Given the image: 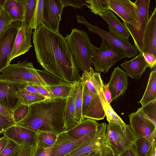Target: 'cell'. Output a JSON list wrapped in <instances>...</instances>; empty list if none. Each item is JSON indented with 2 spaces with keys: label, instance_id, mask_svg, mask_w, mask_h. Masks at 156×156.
I'll use <instances>...</instances> for the list:
<instances>
[{
  "label": "cell",
  "instance_id": "ba28073f",
  "mask_svg": "<svg viewBox=\"0 0 156 156\" xmlns=\"http://www.w3.org/2000/svg\"><path fill=\"white\" fill-rule=\"evenodd\" d=\"M76 18L78 23L85 25L88 30L98 35L101 39L105 40L125 54L128 58L134 57L137 54L138 51L136 48L128 41L120 38L98 27L92 25L82 16L77 15Z\"/></svg>",
  "mask_w": 156,
  "mask_h": 156
},
{
  "label": "cell",
  "instance_id": "277c9868",
  "mask_svg": "<svg viewBox=\"0 0 156 156\" xmlns=\"http://www.w3.org/2000/svg\"><path fill=\"white\" fill-rule=\"evenodd\" d=\"M1 73V80L48 86L38 69L34 67L32 63L28 62L27 60L23 62L20 60L16 64H10Z\"/></svg>",
  "mask_w": 156,
  "mask_h": 156
},
{
  "label": "cell",
  "instance_id": "d6986e66",
  "mask_svg": "<svg viewBox=\"0 0 156 156\" xmlns=\"http://www.w3.org/2000/svg\"><path fill=\"white\" fill-rule=\"evenodd\" d=\"M143 52L151 54L156 56V6L149 17L144 31L142 53Z\"/></svg>",
  "mask_w": 156,
  "mask_h": 156
},
{
  "label": "cell",
  "instance_id": "d6a6232c",
  "mask_svg": "<svg viewBox=\"0 0 156 156\" xmlns=\"http://www.w3.org/2000/svg\"><path fill=\"white\" fill-rule=\"evenodd\" d=\"M136 112L156 125V100L139 108Z\"/></svg>",
  "mask_w": 156,
  "mask_h": 156
},
{
  "label": "cell",
  "instance_id": "5b68a950",
  "mask_svg": "<svg viewBox=\"0 0 156 156\" xmlns=\"http://www.w3.org/2000/svg\"><path fill=\"white\" fill-rule=\"evenodd\" d=\"M105 138L107 147L115 156L133 144L136 138L129 125L124 131L115 123L107 124Z\"/></svg>",
  "mask_w": 156,
  "mask_h": 156
},
{
  "label": "cell",
  "instance_id": "f5cc1de1",
  "mask_svg": "<svg viewBox=\"0 0 156 156\" xmlns=\"http://www.w3.org/2000/svg\"><path fill=\"white\" fill-rule=\"evenodd\" d=\"M86 156H101V154L100 152L96 151L92 152Z\"/></svg>",
  "mask_w": 156,
  "mask_h": 156
},
{
  "label": "cell",
  "instance_id": "74e56055",
  "mask_svg": "<svg viewBox=\"0 0 156 156\" xmlns=\"http://www.w3.org/2000/svg\"><path fill=\"white\" fill-rule=\"evenodd\" d=\"M13 21L6 11H0V39Z\"/></svg>",
  "mask_w": 156,
  "mask_h": 156
},
{
  "label": "cell",
  "instance_id": "e0dca14e",
  "mask_svg": "<svg viewBox=\"0 0 156 156\" xmlns=\"http://www.w3.org/2000/svg\"><path fill=\"white\" fill-rule=\"evenodd\" d=\"M127 75L119 67L115 68L108 83L111 95L112 101L118 98L126 90L128 85Z\"/></svg>",
  "mask_w": 156,
  "mask_h": 156
},
{
  "label": "cell",
  "instance_id": "9f6ffc18",
  "mask_svg": "<svg viewBox=\"0 0 156 156\" xmlns=\"http://www.w3.org/2000/svg\"><path fill=\"white\" fill-rule=\"evenodd\" d=\"M152 156H156V154H155L152 155Z\"/></svg>",
  "mask_w": 156,
  "mask_h": 156
},
{
  "label": "cell",
  "instance_id": "8fae6325",
  "mask_svg": "<svg viewBox=\"0 0 156 156\" xmlns=\"http://www.w3.org/2000/svg\"><path fill=\"white\" fill-rule=\"evenodd\" d=\"M150 2V0H136L134 2L137 6L139 13L140 25L138 30L132 28L127 23H122L132 36L138 51L142 54L144 34L149 17Z\"/></svg>",
  "mask_w": 156,
  "mask_h": 156
},
{
  "label": "cell",
  "instance_id": "11a10c76",
  "mask_svg": "<svg viewBox=\"0 0 156 156\" xmlns=\"http://www.w3.org/2000/svg\"><path fill=\"white\" fill-rule=\"evenodd\" d=\"M3 131L0 130V134L3 133Z\"/></svg>",
  "mask_w": 156,
  "mask_h": 156
},
{
  "label": "cell",
  "instance_id": "b9f144b4",
  "mask_svg": "<svg viewBox=\"0 0 156 156\" xmlns=\"http://www.w3.org/2000/svg\"><path fill=\"white\" fill-rule=\"evenodd\" d=\"M61 1L64 7L71 6L76 9H81L87 4L86 2V0H61Z\"/></svg>",
  "mask_w": 156,
  "mask_h": 156
},
{
  "label": "cell",
  "instance_id": "f6af8a7d",
  "mask_svg": "<svg viewBox=\"0 0 156 156\" xmlns=\"http://www.w3.org/2000/svg\"><path fill=\"white\" fill-rule=\"evenodd\" d=\"M34 146H21L15 156H32Z\"/></svg>",
  "mask_w": 156,
  "mask_h": 156
},
{
  "label": "cell",
  "instance_id": "30bf717a",
  "mask_svg": "<svg viewBox=\"0 0 156 156\" xmlns=\"http://www.w3.org/2000/svg\"><path fill=\"white\" fill-rule=\"evenodd\" d=\"M98 130L92 131L78 139L71 137L66 131L58 134L52 147L50 156H64L83 143L94 138Z\"/></svg>",
  "mask_w": 156,
  "mask_h": 156
},
{
  "label": "cell",
  "instance_id": "bcb514c9",
  "mask_svg": "<svg viewBox=\"0 0 156 156\" xmlns=\"http://www.w3.org/2000/svg\"><path fill=\"white\" fill-rule=\"evenodd\" d=\"M0 114L4 116L9 121L15 123L12 117V111L5 108L0 104Z\"/></svg>",
  "mask_w": 156,
  "mask_h": 156
},
{
  "label": "cell",
  "instance_id": "cb8c5ba5",
  "mask_svg": "<svg viewBox=\"0 0 156 156\" xmlns=\"http://www.w3.org/2000/svg\"><path fill=\"white\" fill-rule=\"evenodd\" d=\"M89 90L94 95H104L103 87L104 84L100 73L95 72L93 69L90 72H83L81 78Z\"/></svg>",
  "mask_w": 156,
  "mask_h": 156
},
{
  "label": "cell",
  "instance_id": "ee69618b",
  "mask_svg": "<svg viewBox=\"0 0 156 156\" xmlns=\"http://www.w3.org/2000/svg\"><path fill=\"white\" fill-rule=\"evenodd\" d=\"M15 125V123L9 121L0 114V130L4 132L10 127Z\"/></svg>",
  "mask_w": 156,
  "mask_h": 156
},
{
  "label": "cell",
  "instance_id": "ab89813d",
  "mask_svg": "<svg viewBox=\"0 0 156 156\" xmlns=\"http://www.w3.org/2000/svg\"><path fill=\"white\" fill-rule=\"evenodd\" d=\"M21 146L8 139V143L0 154V156H15Z\"/></svg>",
  "mask_w": 156,
  "mask_h": 156
},
{
  "label": "cell",
  "instance_id": "6da1fadb",
  "mask_svg": "<svg viewBox=\"0 0 156 156\" xmlns=\"http://www.w3.org/2000/svg\"><path fill=\"white\" fill-rule=\"evenodd\" d=\"M38 62L44 70L69 84L81 78L79 69L65 37L41 23L33 33Z\"/></svg>",
  "mask_w": 156,
  "mask_h": 156
},
{
  "label": "cell",
  "instance_id": "9a60e30c",
  "mask_svg": "<svg viewBox=\"0 0 156 156\" xmlns=\"http://www.w3.org/2000/svg\"><path fill=\"white\" fill-rule=\"evenodd\" d=\"M27 83L0 80V104L13 112L20 103L15 94Z\"/></svg>",
  "mask_w": 156,
  "mask_h": 156
},
{
  "label": "cell",
  "instance_id": "f35d334b",
  "mask_svg": "<svg viewBox=\"0 0 156 156\" xmlns=\"http://www.w3.org/2000/svg\"><path fill=\"white\" fill-rule=\"evenodd\" d=\"M29 106L19 103L12 112V117L16 124L23 119L26 115Z\"/></svg>",
  "mask_w": 156,
  "mask_h": 156
},
{
  "label": "cell",
  "instance_id": "44dd1931",
  "mask_svg": "<svg viewBox=\"0 0 156 156\" xmlns=\"http://www.w3.org/2000/svg\"><path fill=\"white\" fill-rule=\"evenodd\" d=\"M120 66L125 70L127 76L136 79L140 78L148 67L142 54L140 53L133 59L125 61Z\"/></svg>",
  "mask_w": 156,
  "mask_h": 156
},
{
  "label": "cell",
  "instance_id": "8992f818",
  "mask_svg": "<svg viewBox=\"0 0 156 156\" xmlns=\"http://www.w3.org/2000/svg\"><path fill=\"white\" fill-rule=\"evenodd\" d=\"M126 57L125 54L103 39L100 47H93L92 64L99 73H108L110 68Z\"/></svg>",
  "mask_w": 156,
  "mask_h": 156
},
{
  "label": "cell",
  "instance_id": "7dc6e473",
  "mask_svg": "<svg viewBox=\"0 0 156 156\" xmlns=\"http://www.w3.org/2000/svg\"><path fill=\"white\" fill-rule=\"evenodd\" d=\"M117 156H137L135 151L133 145L127 148L123 152Z\"/></svg>",
  "mask_w": 156,
  "mask_h": 156
},
{
  "label": "cell",
  "instance_id": "2e32d148",
  "mask_svg": "<svg viewBox=\"0 0 156 156\" xmlns=\"http://www.w3.org/2000/svg\"><path fill=\"white\" fill-rule=\"evenodd\" d=\"M3 133L4 136L20 146H34L36 144L37 133L23 127L14 125Z\"/></svg>",
  "mask_w": 156,
  "mask_h": 156
},
{
  "label": "cell",
  "instance_id": "60d3db41",
  "mask_svg": "<svg viewBox=\"0 0 156 156\" xmlns=\"http://www.w3.org/2000/svg\"><path fill=\"white\" fill-rule=\"evenodd\" d=\"M52 148L41 147L36 144L34 146L32 156H50Z\"/></svg>",
  "mask_w": 156,
  "mask_h": 156
},
{
  "label": "cell",
  "instance_id": "816d5d0a",
  "mask_svg": "<svg viewBox=\"0 0 156 156\" xmlns=\"http://www.w3.org/2000/svg\"><path fill=\"white\" fill-rule=\"evenodd\" d=\"M24 88L30 92L40 94L36 89L33 85L27 83L24 87Z\"/></svg>",
  "mask_w": 156,
  "mask_h": 156
},
{
  "label": "cell",
  "instance_id": "4dcf8cb0",
  "mask_svg": "<svg viewBox=\"0 0 156 156\" xmlns=\"http://www.w3.org/2000/svg\"><path fill=\"white\" fill-rule=\"evenodd\" d=\"M37 0H23L24 12L21 22L32 28Z\"/></svg>",
  "mask_w": 156,
  "mask_h": 156
},
{
  "label": "cell",
  "instance_id": "4316f807",
  "mask_svg": "<svg viewBox=\"0 0 156 156\" xmlns=\"http://www.w3.org/2000/svg\"><path fill=\"white\" fill-rule=\"evenodd\" d=\"M156 100V66L151 71L144 95L138 103L143 107Z\"/></svg>",
  "mask_w": 156,
  "mask_h": 156
},
{
  "label": "cell",
  "instance_id": "f907efd6",
  "mask_svg": "<svg viewBox=\"0 0 156 156\" xmlns=\"http://www.w3.org/2000/svg\"><path fill=\"white\" fill-rule=\"evenodd\" d=\"M8 141V139L4 136L0 138V154L5 147Z\"/></svg>",
  "mask_w": 156,
  "mask_h": 156
},
{
  "label": "cell",
  "instance_id": "603a6c76",
  "mask_svg": "<svg viewBox=\"0 0 156 156\" xmlns=\"http://www.w3.org/2000/svg\"><path fill=\"white\" fill-rule=\"evenodd\" d=\"M99 124L96 120L85 118L66 132L71 137L78 139L97 129Z\"/></svg>",
  "mask_w": 156,
  "mask_h": 156
},
{
  "label": "cell",
  "instance_id": "7bdbcfd3",
  "mask_svg": "<svg viewBox=\"0 0 156 156\" xmlns=\"http://www.w3.org/2000/svg\"><path fill=\"white\" fill-rule=\"evenodd\" d=\"M142 55L147 64L148 67L152 70L156 66V56L148 53L143 52Z\"/></svg>",
  "mask_w": 156,
  "mask_h": 156
},
{
  "label": "cell",
  "instance_id": "484cf974",
  "mask_svg": "<svg viewBox=\"0 0 156 156\" xmlns=\"http://www.w3.org/2000/svg\"><path fill=\"white\" fill-rule=\"evenodd\" d=\"M3 8L13 22L22 21L24 12L23 0H5Z\"/></svg>",
  "mask_w": 156,
  "mask_h": 156
},
{
  "label": "cell",
  "instance_id": "7c38bea8",
  "mask_svg": "<svg viewBox=\"0 0 156 156\" xmlns=\"http://www.w3.org/2000/svg\"><path fill=\"white\" fill-rule=\"evenodd\" d=\"M21 23L20 21L12 22L0 39V73L10 64L8 57Z\"/></svg>",
  "mask_w": 156,
  "mask_h": 156
},
{
  "label": "cell",
  "instance_id": "1f68e13d",
  "mask_svg": "<svg viewBox=\"0 0 156 156\" xmlns=\"http://www.w3.org/2000/svg\"><path fill=\"white\" fill-rule=\"evenodd\" d=\"M86 2V6L91 12L99 16L110 10L108 0H88Z\"/></svg>",
  "mask_w": 156,
  "mask_h": 156
},
{
  "label": "cell",
  "instance_id": "52a82bcc",
  "mask_svg": "<svg viewBox=\"0 0 156 156\" xmlns=\"http://www.w3.org/2000/svg\"><path fill=\"white\" fill-rule=\"evenodd\" d=\"M107 124H99L95 137L79 146L64 156H83L94 151L100 152L101 156H115L107 147L105 138Z\"/></svg>",
  "mask_w": 156,
  "mask_h": 156
},
{
  "label": "cell",
  "instance_id": "c3c4849f",
  "mask_svg": "<svg viewBox=\"0 0 156 156\" xmlns=\"http://www.w3.org/2000/svg\"><path fill=\"white\" fill-rule=\"evenodd\" d=\"M36 89L39 94L46 99L51 98L50 94L45 88L44 86L33 85Z\"/></svg>",
  "mask_w": 156,
  "mask_h": 156
},
{
  "label": "cell",
  "instance_id": "e575fe53",
  "mask_svg": "<svg viewBox=\"0 0 156 156\" xmlns=\"http://www.w3.org/2000/svg\"><path fill=\"white\" fill-rule=\"evenodd\" d=\"M105 116L109 123H115L119 125L124 131L126 130L128 125L126 124L121 118L114 111L110 105L104 109Z\"/></svg>",
  "mask_w": 156,
  "mask_h": 156
},
{
  "label": "cell",
  "instance_id": "681fc988",
  "mask_svg": "<svg viewBox=\"0 0 156 156\" xmlns=\"http://www.w3.org/2000/svg\"><path fill=\"white\" fill-rule=\"evenodd\" d=\"M102 90L104 96L106 100L108 103L110 104L112 102L111 101L112 97L111 93L108 88V83H105L104 84Z\"/></svg>",
  "mask_w": 156,
  "mask_h": 156
},
{
  "label": "cell",
  "instance_id": "7a4b0ae2",
  "mask_svg": "<svg viewBox=\"0 0 156 156\" xmlns=\"http://www.w3.org/2000/svg\"><path fill=\"white\" fill-rule=\"evenodd\" d=\"M66 99L49 98L30 105L26 116L16 124L36 133L57 135L65 131L64 112Z\"/></svg>",
  "mask_w": 156,
  "mask_h": 156
},
{
  "label": "cell",
  "instance_id": "f546056e",
  "mask_svg": "<svg viewBox=\"0 0 156 156\" xmlns=\"http://www.w3.org/2000/svg\"><path fill=\"white\" fill-rule=\"evenodd\" d=\"M76 94L75 98V119L78 123L83 120L82 114V93L83 85L81 79L75 82Z\"/></svg>",
  "mask_w": 156,
  "mask_h": 156
},
{
  "label": "cell",
  "instance_id": "3957f363",
  "mask_svg": "<svg viewBox=\"0 0 156 156\" xmlns=\"http://www.w3.org/2000/svg\"><path fill=\"white\" fill-rule=\"evenodd\" d=\"M69 50L73 55L78 68L83 72L93 69V47L87 33L81 30L72 29L65 37Z\"/></svg>",
  "mask_w": 156,
  "mask_h": 156
},
{
  "label": "cell",
  "instance_id": "f1b7e54d",
  "mask_svg": "<svg viewBox=\"0 0 156 156\" xmlns=\"http://www.w3.org/2000/svg\"><path fill=\"white\" fill-rule=\"evenodd\" d=\"M73 84L44 87L50 94L51 98L66 99L70 93Z\"/></svg>",
  "mask_w": 156,
  "mask_h": 156
},
{
  "label": "cell",
  "instance_id": "83f0119b",
  "mask_svg": "<svg viewBox=\"0 0 156 156\" xmlns=\"http://www.w3.org/2000/svg\"><path fill=\"white\" fill-rule=\"evenodd\" d=\"M15 96L20 103L28 106L46 99L42 96L30 92L24 88L16 92Z\"/></svg>",
  "mask_w": 156,
  "mask_h": 156
},
{
  "label": "cell",
  "instance_id": "d4e9b609",
  "mask_svg": "<svg viewBox=\"0 0 156 156\" xmlns=\"http://www.w3.org/2000/svg\"><path fill=\"white\" fill-rule=\"evenodd\" d=\"M76 89L75 82L73 84L70 93L66 99L64 117V128L65 131L69 130L77 123L75 119V107L74 101Z\"/></svg>",
  "mask_w": 156,
  "mask_h": 156
},
{
  "label": "cell",
  "instance_id": "7402d4cb",
  "mask_svg": "<svg viewBox=\"0 0 156 156\" xmlns=\"http://www.w3.org/2000/svg\"><path fill=\"white\" fill-rule=\"evenodd\" d=\"M156 132L136 138L133 145L137 156H152L156 154Z\"/></svg>",
  "mask_w": 156,
  "mask_h": 156
},
{
  "label": "cell",
  "instance_id": "6f0895ef",
  "mask_svg": "<svg viewBox=\"0 0 156 156\" xmlns=\"http://www.w3.org/2000/svg\"><path fill=\"white\" fill-rule=\"evenodd\" d=\"M87 155H85V156H86Z\"/></svg>",
  "mask_w": 156,
  "mask_h": 156
},
{
  "label": "cell",
  "instance_id": "d590c367",
  "mask_svg": "<svg viewBox=\"0 0 156 156\" xmlns=\"http://www.w3.org/2000/svg\"><path fill=\"white\" fill-rule=\"evenodd\" d=\"M44 0H37L32 28L35 29L42 23L43 20Z\"/></svg>",
  "mask_w": 156,
  "mask_h": 156
},
{
  "label": "cell",
  "instance_id": "ffe728a7",
  "mask_svg": "<svg viewBox=\"0 0 156 156\" xmlns=\"http://www.w3.org/2000/svg\"><path fill=\"white\" fill-rule=\"evenodd\" d=\"M100 16L107 23L110 33L128 41L130 36L129 32L112 11L107 10Z\"/></svg>",
  "mask_w": 156,
  "mask_h": 156
},
{
  "label": "cell",
  "instance_id": "5bb4252c",
  "mask_svg": "<svg viewBox=\"0 0 156 156\" xmlns=\"http://www.w3.org/2000/svg\"><path fill=\"white\" fill-rule=\"evenodd\" d=\"M32 29L21 22L13 48L8 57V61L10 63L12 59L25 54L32 47L31 37Z\"/></svg>",
  "mask_w": 156,
  "mask_h": 156
},
{
  "label": "cell",
  "instance_id": "4fadbf2b",
  "mask_svg": "<svg viewBox=\"0 0 156 156\" xmlns=\"http://www.w3.org/2000/svg\"><path fill=\"white\" fill-rule=\"evenodd\" d=\"M64 8L61 0H44L42 23L52 31L59 33V25Z\"/></svg>",
  "mask_w": 156,
  "mask_h": 156
},
{
  "label": "cell",
  "instance_id": "8d00e7d4",
  "mask_svg": "<svg viewBox=\"0 0 156 156\" xmlns=\"http://www.w3.org/2000/svg\"><path fill=\"white\" fill-rule=\"evenodd\" d=\"M82 82L83 85L82 114L83 118L84 119L85 113L94 95L89 90L85 83Z\"/></svg>",
  "mask_w": 156,
  "mask_h": 156
},
{
  "label": "cell",
  "instance_id": "db71d44e",
  "mask_svg": "<svg viewBox=\"0 0 156 156\" xmlns=\"http://www.w3.org/2000/svg\"><path fill=\"white\" fill-rule=\"evenodd\" d=\"M4 0H0V11L3 8V5L5 2Z\"/></svg>",
  "mask_w": 156,
  "mask_h": 156
},
{
  "label": "cell",
  "instance_id": "9c48e42d",
  "mask_svg": "<svg viewBox=\"0 0 156 156\" xmlns=\"http://www.w3.org/2000/svg\"><path fill=\"white\" fill-rule=\"evenodd\" d=\"M110 10L114 12L132 28L140 27L139 11L134 2L129 0H108Z\"/></svg>",
  "mask_w": 156,
  "mask_h": 156
},
{
  "label": "cell",
  "instance_id": "ac0fdd59",
  "mask_svg": "<svg viewBox=\"0 0 156 156\" xmlns=\"http://www.w3.org/2000/svg\"><path fill=\"white\" fill-rule=\"evenodd\" d=\"M130 125L136 138L149 135L156 130V125L136 112L128 115Z\"/></svg>",
  "mask_w": 156,
  "mask_h": 156
},
{
  "label": "cell",
  "instance_id": "836d02e7",
  "mask_svg": "<svg viewBox=\"0 0 156 156\" xmlns=\"http://www.w3.org/2000/svg\"><path fill=\"white\" fill-rule=\"evenodd\" d=\"M36 133V144L44 148L52 147L57 136L54 134L48 133L41 132Z\"/></svg>",
  "mask_w": 156,
  "mask_h": 156
}]
</instances>
